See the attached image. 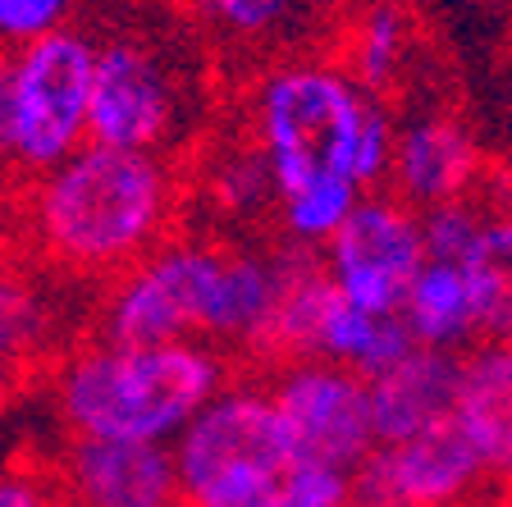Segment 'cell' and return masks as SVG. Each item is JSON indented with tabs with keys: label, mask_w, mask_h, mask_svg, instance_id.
Returning a JSON list of instances; mask_svg holds the SVG:
<instances>
[{
	"label": "cell",
	"mask_w": 512,
	"mask_h": 507,
	"mask_svg": "<svg viewBox=\"0 0 512 507\" xmlns=\"http://www.w3.org/2000/svg\"><path fill=\"white\" fill-rule=\"evenodd\" d=\"M412 42V14L394 0H380V5H366L362 14H352V23L339 37V60L366 92L389 96L398 87V78L407 74Z\"/></svg>",
	"instance_id": "obj_19"
},
{
	"label": "cell",
	"mask_w": 512,
	"mask_h": 507,
	"mask_svg": "<svg viewBox=\"0 0 512 507\" xmlns=\"http://www.w3.org/2000/svg\"><path fill=\"white\" fill-rule=\"evenodd\" d=\"M403 320L421 348L467 352L480 343V311L462 261H426L403 302Z\"/></svg>",
	"instance_id": "obj_18"
},
{
	"label": "cell",
	"mask_w": 512,
	"mask_h": 507,
	"mask_svg": "<svg viewBox=\"0 0 512 507\" xmlns=\"http://www.w3.org/2000/svg\"><path fill=\"white\" fill-rule=\"evenodd\" d=\"M183 19L211 60L261 74L293 55H320L334 32V0H183Z\"/></svg>",
	"instance_id": "obj_10"
},
{
	"label": "cell",
	"mask_w": 512,
	"mask_h": 507,
	"mask_svg": "<svg viewBox=\"0 0 512 507\" xmlns=\"http://www.w3.org/2000/svg\"><path fill=\"white\" fill-rule=\"evenodd\" d=\"M416 348L421 343L407 329L403 311H371L334 288L325 320H320L311 361H334V366L357 370L362 380H375L384 370H394L403 357H412Z\"/></svg>",
	"instance_id": "obj_16"
},
{
	"label": "cell",
	"mask_w": 512,
	"mask_h": 507,
	"mask_svg": "<svg viewBox=\"0 0 512 507\" xmlns=\"http://www.w3.org/2000/svg\"><path fill=\"white\" fill-rule=\"evenodd\" d=\"M462 384V352L416 348L394 370L371 380V416L380 444H403L453 421Z\"/></svg>",
	"instance_id": "obj_14"
},
{
	"label": "cell",
	"mask_w": 512,
	"mask_h": 507,
	"mask_svg": "<svg viewBox=\"0 0 512 507\" xmlns=\"http://www.w3.org/2000/svg\"><path fill=\"white\" fill-rule=\"evenodd\" d=\"M480 179V151L453 115H416L398 124L389 192L412 201L416 211H435L448 201H467Z\"/></svg>",
	"instance_id": "obj_13"
},
{
	"label": "cell",
	"mask_w": 512,
	"mask_h": 507,
	"mask_svg": "<svg viewBox=\"0 0 512 507\" xmlns=\"http://www.w3.org/2000/svg\"><path fill=\"white\" fill-rule=\"evenodd\" d=\"M96 51L83 28H60L10 60V142L14 174L42 179L92 142Z\"/></svg>",
	"instance_id": "obj_7"
},
{
	"label": "cell",
	"mask_w": 512,
	"mask_h": 507,
	"mask_svg": "<svg viewBox=\"0 0 512 507\" xmlns=\"http://www.w3.org/2000/svg\"><path fill=\"white\" fill-rule=\"evenodd\" d=\"M188 179L170 156L87 142L32 179L23 224L46 265L83 284H115L174 238Z\"/></svg>",
	"instance_id": "obj_2"
},
{
	"label": "cell",
	"mask_w": 512,
	"mask_h": 507,
	"mask_svg": "<svg viewBox=\"0 0 512 507\" xmlns=\"http://www.w3.org/2000/svg\"><path fill=\"white\" fill-rule=\"evenodd\" d=\"M202 119V69L183 64L174 37L115 32L96 51L92 142L174 156Z\"/></svg>",
	"instance_id": "obj_6"
},
{
	"label": "cell",
	"mask_w": 512,
	"mask_h": 507,
	"mask_svg": "<svg viewBox=\"0 0 512 507\" xmlns=\"http://www.w3.org/2000/svg\"><path fill=\"white\" fill-rule=\"evenodd\" d=\"M462 270L476 293L480 338H512V201L485 206L480 238Z\"/></svg>",
	"instance_id": "obj_20"
},
{
	"label": "cell",
	"mask_w": 512,
	"mask_h": 507,
	"mask_svg": "<svg viewBox=\"0 0 512 507\" xmlns=\"http://www.w3.org/2000/svg\"><path fill=\"white\" fill-rule=\"evenodd\" d=\"M170 448L188 507H284L298 462L266 380H229Z\"/></svg>",
	"instance_id": "obj_5"
},
{
	"label": "cell",
	"mask_w": 512,
	"mask_h": 507,
	"mask_svg": "<svg viewBox=\"0 0 512 507\" xmlns=\"http://www.w3.org/2000/svg\"><path fill=\"white\" fill-rule=\"evenodd\" d=\"M284 252L229 238H170L156 256L106 284L96 338L110 343H179L202 338L247 361H270Z\"/></svg>",
	"instance_id": "obj_1"
},
{
	"label": "cell",
	"mask_w": 512,
	"mask_h": 507,
	"mask_svg": "<svg viewBox=\"0 0 512 507\" xmlns=\"http://www.w3.org/2000/svg\"><path fill=\"white\" fill-rule=\"evenodd\" d=\"M0 174H14V142H10V60L0 55Z\"/></svg>",
	"instance_id": "obj_27"
},
{
	"label": "cell",
	"mask_w": 512,
	"mask_h": 507,
	"mask_svg": "<svg viewBox=\"0 0 512 507\" xmlns=\"http://www.w3.org/2000/svg\"><path fill=\"white\" fill-rule=\"evenodd\" d=\"M357 498V471L330 462L298 457L284 480V507H352Z\"/></svg>",
	"instance_id": "obj_24"
},
{
	"label": "cell",
	"mask_w": 512,
	"mask_h": 507,
	"mask_svg": "<svg viewBox=\"0 0 512 507\" xmlns=\"http://www.w3.org/2000/svg\"><path fill=\"white\" fill-rule=\"evenodd\" d=\"M320 261L343 297L371 311H403L416 275L430 261L426 220L398 192L375 188L357 201L348 224L325 243Z\"/></svg>",
	"instance_id": "obj_8"
},
{
	"label": "cell",
	"mask_w": 512,
	"mask_h": 507,
	"mask_svg": "<svg viewBox=\"0 0 512 507\" xmlns=\"http://www.w3.org/2000/svg\"><path fill=\"white\" fill-rule=\"evenodd\" d=\"M202 188L224 215L252 224V220H275V174H270L266 156L252 142H234V147L211 151L202 169Z\"/></svg>",
	"instance_id": "obj_22"
},
{
	"label": "cell",
	"mask_w": 512,
	"mask_h": 507,
	"mask_svg": "<svg viewBox=\"0 0 512 507\" xmlns=\"http://www.w3.org/2000/svg\"><path fill=\"white\" fill-rule=\"evenodd\" d=\"M490 480L476 444L458 421L403 439L375 444V453L357 466L352 507H462Z\"/></svg>",
	"instance_id": "obj_11"
},
{
	"label": "cell",
	"mask_w": 512,
	"mask_h": 507,
	"mask_svg": "<svg viewBox=\"0 0 512 507\" xmlns=\"http://www.w3.org/2000/svg\"><path fill=\"white\" fill-rule=\"evenodd\" d=\"M247 142L266 156L275 192L348 179L362 192L389 183L398 124L384 96L366 92L339 55H293L247 87Z\"/></svg>",
	"instance_id": "obj_3"
},
{
	"label": "cell",
	"mask_w": 512,
	"mask_h": 507,
	"mask_svg": "<svg viewBox=\"0 0 512 507\" xmlns=\"http://www.w3.org/2000/svg\"><path fill=\"white\" fill-rule=\"evenodd\" d=\"M234 380V357L202 338L110 343L87 338L55 361L51 407L69 439L174 444Z\"/></svg>",
	"instance_id": "obj_4"
},
{
	"label": "cell",
	"mask_w": 512,
	"mask_h": 507,
	"mask_svg": "<svg viewBox=\"0 0 512 507\" xmlns=\"http://www.w3.org/2000/svg\"><path fill=\"white\" fill-rule=\"evenodd\" d=\"M366 192L348 179H320V183H302L275 197V233L279 243L288 247H307V252H325L334 233L348 224V215L357 211V201Z\"/></svg>",
	"instance_id": "obj_21"
},
{
	"label": "cell",
	"mask_w": 512,
	"mask_h": 507,
	"mask_svg": "<svg viewBox=\"0 0 512 507\" xmlns=\"http://www.w3.org/2000/svg\"><path fill=\"white\" fill-rule=\"evenodd\" d=\"M426 220V252L430 261H467V252L476 247L480 224H485V206L480 201H448L435 211H421Z\"/></svg>",
	"instance_id": "obj_25"
},
{
	"label": "cell",
	"mask_w": 512,
	"mask_h": 507,
	"mask_svg": "<svg viewBox=\"0 0 512 507\" xmlns=\"http://www.w3.org/2000/svg\"><path fill=\"white\" fill-rule=\"evenodd\" d=\"M64 507H165L179 503V466L170 444L69 439L51 466Z\"/></svg>",
	"instance_id": "obj_12"
},
{
	"label": "cell",
	"mask_w": 512,
	"mask_h": 507,
	"mask_svg": "<svg viewBox=\"0 0 512 507\" xmlns=\"http://www.w3.org/2000/svg\"><path fill=\"white\" fill-rule=\"evenodd\" d=\"M490 5H499V0H490Z\"/></svg>",
	"instance_id": "obj_29"
},
{
	"label": "cell",
	"mask_w": 512,
	"mask_h": 507,
	"mask_svg": "<svg viewBox=\"0 0 512 507\" xmlns=\"http://www.w3.org/2000/svg\"><path fill=\"white\" fill-rule=\"evenodd\" d=\"M55 338H60V320H55L51 297L19 261L0 256V412L28 384L32 370L42 366Z\"/></svg>",
	"instance_id": "obj_17"
},
{
	"label": "cell",
	"mask_w": 512,
	"mask_h": 507,
	"mask_svg": "<svg viewBox=\"0 0 512 507\" xmlns=\"http://www.w3.org/2000/svg\"><path fill=\"white\" fill-rule=\"evenodd\" d=\"M78 0H0V55L42 42L60 28H74Z\"/></svg>",
	"instance_id": "obj_23"
},
{
	"label": "cell",
	"mask_w": 512,
	"mask_h": 507,
	"mask_svg": "<svg viewBox=\"0 0 512 507\" xmlns=\"http://www.w3.org/2000/svg\"><path fill=\"white\" fill-rule=\"evenodd\" d=\"M165 507H188V503H183V498H179V503H165Z\"/></svg>",
	"instance_id": "obj_28"
},
{
	"label": "cell",
	"mask_w": 512,
	"mask_h": 507,
	"mask_svg": "<svg viewBox=\"0 0 512 507\" xmlns=\"http://www.w3.org/2000/svg\"><path fill=\"white\" fill-rule=\"evenodd\" d=\"M0 507H64V494L42 466H5L0 471Z\"/></svg>",
	"instance_id": "obj_26"
},
{
	"label": "cell",
	"mask_w": 512,
	"mask_h": 507,
	"mask_svg": "<svg viewBox=\"0 0 512 507\" xmlns=\"http://www.w3.org/2000/svg\"><path fill=\"white\" fill-rule=\"evenodd\" d=\"M298 457L357 471L375 453L371 380L334 361H279L266 375Z\"/></svg>",
	"instance_id": "obj_9"
},
{
	"label": "cell",
	"mask_w": 512,
	"mask_h": 507,
	"mask_svg": "<svg viewBox=\"0 0 512 507\" xmlns=\"http://www.w3.org/2000/svg\"><path fill=\"white\" fill-rule=\"evenodd\" d=\"M453 421L476 444L490 480L512 485V338H480L462 352Z\"/></svg>",
	"instance_id": "obj_15"
}]
</instances>
